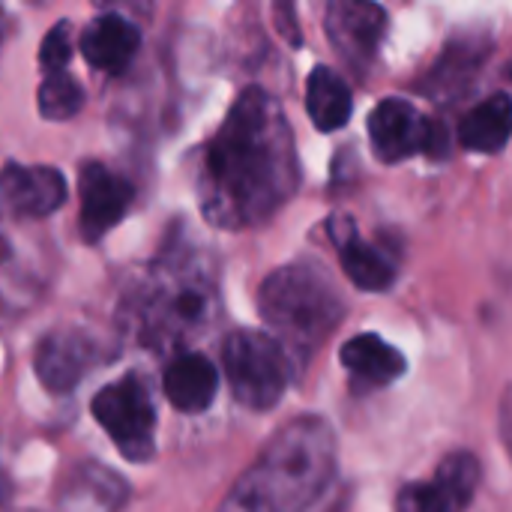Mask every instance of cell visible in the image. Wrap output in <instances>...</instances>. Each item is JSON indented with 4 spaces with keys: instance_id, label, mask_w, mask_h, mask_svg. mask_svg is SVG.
Returning <instances> with one entry per match:
<instances>
[{
    "instance_id": "obj_10",
    "label": "cell",
    "mask_w": 512,
    "mask_h": 512,
    "mask_svg": "<svg viewBox=\"0 0 512 512\" xmlns=\"http://www.w3.org/2000/svg\"><path fill=\"white\" fill-rule=\"evenodd\" d=\"M480 486V462L471 453L447 456L435 477L399 492V512H465Z\"/></svg>"
},
{
    "instance_id": "obj_4",
    "label": "cell",
    "mask_w": 512,
    "mask_h": 512,
    "mask_svg": "<svg viewBox=\"0 0 512 512\" xmlns=\"http://www.w3.org/2000/svg\"><path fill=\"white\" fill-rule=\"evenodd\" d=\"M258 312L297 369V363L306 366L327 336L342 324L345 300L324 267L312 261H294L273 270L261 282Z\"/></svg>"
},
{
    "instance_id": "obj_25",
    "label": "cell",
    "mask_w": 512,
    "mask_h": 512,
    "mask_svg": "<svg viewBox=\"0 0 512 512\" xmlns=\"http://www.w3.org/2000/svg\"><path fill=\"white\" fill-rule=\"evenodd\" d=\"M9 495H12V486H9V480H6V477L0 474V504H3V501H6Z\"/></svg>"
},
{
    "instance_id": "obj_7",
    "label": "cell",
    "mask_w": 512,
    "mask_h": 512,
    "mask_svg": "<svg viewBox=\"0 0 512 512\" xmlns=\"http://www.w3.org/2000/svg\"><path fill=\"white\" fill-rule=\"evenodd\" d=\"M369 141L381 162H405L417 153H444V126H435L408 99H384L369 117Z\"/></svg>"
},
{
    "instance_id": "obj_23",
    "label": "cell",
    "mask_w": 512,
    "mask_h": 512,
    "mask_svg": "<svg viewBox=\"0 0 512 512\" xmlns=\"http://www.w3.org/2000/svg\"><path fill=\"white\" fill-rule=\"evenodd\" d=\"M69 60H72L69 21H57L39 45V66L45 69V75H51V72H66Z\"/></svg>"
},
{
    "instance_id": "obj_13",
    "label": "cell",
    "mask_w": 512,
    "mask_h": 512,
    "mask_svg": "<svg viewBox=\"0 0 512 512\" xmlns=\"http://www.w3.org/2000/svg\"><path fill=\"white\" fill-rule=\"evenodd\" d=\"M45 288V264L30 237L0 219V315L33 306Z\"/></svg>"
},
{
    "instance_id": "obj_12",
    "label": "cell",
    "mask_w": 512,
    "mask_h": 512,
    "mask_svg": "<svg viewBox=\"0 0 512 512\" xmlns=\"http://www.w3.org/2000/svg\"><path fill=\"white\" fill-rule=\"evenodd\" d=\"M66 201V180L51 165H18L0 168V210L18 219H45Z\"/></svg>"
},
{
    "instance_id": "obj_22",
    "label": "cell",
    "mask_w": 512,
    "mask_h": 512,
    "mask_svg": "<svg viewBox=\"0 0 512 512\" xmlns=\"http://www.w3.org/2000/svg\"><path fill=\"white\" fill-rule=\"evenodd\" d=\"M84 105V87L69 72H51L39 84V114L45 120H69Z\"/></svg>"
},
{
    "instance_id": "obj_11",
    "label": "cell",
    "mask_w": 512,
    "mask_h": 512,
    "mask_svg": "<svg viewBox=\"0 0 512 512\" xmlns=\"http://www.w3.org/2000/svg\"><path fill=\"white\" fill-rule=\"evenodd\" d=\"M327 36L342 60L354 69H366L387 30V12L369 0H333L327 6Z\"/></svg>"
},
{
    "instance_id": "obj_14",
    "label": "cell",
    "mask_w": 512,
    "mask_h": 512,
    "mask_svg": "<svg viewBox=\"0 0 512 512\" xmlns=\"http://www.w3.org/2000/svg\"><path fill=\"white\" fill-rule=\"evenodd\" d=\"M339 363L348 372L354 393H375L399 381L408 369L399 348L387 345L375 333H360L348 339L339 351Z\"/></svg>"
},
{
    "instance_id": "obj_9",
    "label": "cell",
    "mask_w": 512,
    "mask_h": 512,
    "mask_svg": "<svg viewBox=\"0 0 512 512\" xmlns=\"http://www.w3.org/2000/svg\"><path fill=\"white\" fill-rule=\"evenodd\" d=\"M81 189V210H78V231L87 243H96L111 228H117L132 207L135 189L126 177L111 171L102 162H84L78 171Z\"/></svg>"
},
{
    "instance_id": "obj_1",
    "label": "cell",
    "mask_w": 512,
    "mask_h": 512,
    "mask_svg": "<svg viewBox=\"0 0 512 512\" xmlns=\"http://www.w3.org/2000/svg\"><path fill=\"white\" fill-rule=\"evenodd\" d=\"M300 186L291 123L276 96L246 87L210 138L198 168V207L219 231L270 222Z\"/></svg>"
},
{
    "instance_id": "obj_3",
    "label": "cell",
    "mask_w": 512,
    "mask_h": 512,
    "mask_svg": "<svg viewBox=\"0 0 512 512\" xmlns=\"http://www.w3.org/2000/svg\"><path fill=\"white\" fill-rule=\"evenodd\" d=\"M336 471V435L321 417L285 423L234 483L219 512H306Z\"/></svg>"
},
{
    "instance_id": "obj_17",
    "label": "cell",
    "mask_w": 512,
    "mask_h": 512,
    "mask_svg": "<svg viewBox=\"0 0 512 512\" xmlns=\"http://www.w3.org/2000/svg\"><path fill=\"white\" fill-rule=\"evenodd\" d=\"M162 390L177 411L204 414L219 393V372L204 354L186 351L168 363L165 378H162Z\"/></svg>"
},
{
    "instance_id": "obj_6",
    "label": "cell",
    "mask_w": 512,
    "mask_h": 512,
    "mask_svg": "<svg viewBox=\"0 0 512 512\" xmlns=\"http://www.w3.org/2000/svg\"><path fill=\"white\" fill-rule=\"evenodd\" d=\"M96 423L129 462H147L156 453V405L141 375H123L93 396Z\"/></svg>"
},
{
    "instance_id": "obj_8",
    "label": "cell",
    "mask_w": 512,
    "mask_h": 512,
    "mask_svg": "<svg viewBox=\"0 0 512 512\" xmlns=\"http://www.w3.org/2000/svg\"><path fill=\"white\" fill-rule=\"evenodd\" d=\"M99 363V342L78 327L51 330L33 351V372L48 393H72L75 384H81V378Z\"/></svg>"
},
{
    "instance_id": "obj_19",
    "label": "cell",
    "mask_w": 512,
    "mask_h": 512,
    "mask_svg": "<svg viewBox=\"0 0 512 512\" xmlns=\"http://www.w3.org/2000/svg\"><path fill=\"white\" fill-rule=\"evenodd\" d=\"M512 105L507 93H495L471 108L459 123V144L471 153H501L510 141Z\"/></svg>"
},
{
    "instance_id": "obj_21",
    "label": "cell",
    "mask_w": 512,
    "mask_h": 512,
    "mask_svg": "<svg viewBox=\"0 0 512 512\" xmlns=\"http://www.w3.org/2000/svg\"><path fill=\"white\" fill-rule=\"evenodd\" d=\"M483 57H486V45H471V42L450 45L447 54L438 60V66L432 72V84H429V90L435 93L432 99H441V93L468 87V81L480 69Z\"/></svg>"
},
{
    "instance_id": "obj_2",
    "label": "cell",
    "mask_w": 512,
    "mask_h": 512,
    "mask_svg": "<svg viewBox=\"0 0 512 512\" xmlns=\"http://www.w3.org/2000/svg\"><path fill=\"white\" fill-rule=\"evenodd\" d=\"M219 306L216 261L192 237L177 234L126 294L120 321L138 345L168 354L207 333L219 318Z\"/></svg>"
},
{
    "instance_id": "obj_20",
    "label": "cell",
    "mask_w": 512,
    "mask_h": 512,
    "mask_svg": "<svg viewBox=\"0 0 512 512\" xmlns=\"http://www.w3.org/2000/svg\"><path fill=\"white\" fill-rule=\"evenodd\" d=\"M306 111L321 132H336L351 120L354 99L339 72L330 66H315L306 81Z\"/></svg>"
},
{
    "instance_id": "obj_15",
    "label": "cell",
    "mask_w": 512,
    "mask_h": 512,
    "mask_svg": "<svg viewBox=\"0 0 512 512\" xmlns=\"http://www.w3.org/2000/svg\"><path fill=\"white\" fill-rule=\"evenodd\" d=\"M330 237L339 252L345 276L360 288V291H387L396 282V264L390 255H384L378 246L366 243L357 234L354 219L336 216L330 222Z\"/></svg>"
},
{
    "instance_id": "obj_18",
    "label": "cell",
    "mask_w": 512,
    "mask_h": 512,
    "mask_svg": "<svg viewBox=\"0 0 512 512\" xmlns=\"http://www.w3.org/2000/svg\"><path fill=\"white\" fill-rule=\"evenodd\" d=\"M126 498L129 489L114 471L87 462L75 468V474L66 480L60 492V507L66 512H117L126 504Z\"/></svg>"
},
{
    "instance_id": "obj_5",
    "label": "cell",
    "mask_w": 512,
    "mask_h": 512,
    "mask_svg": "<svg viewBox=\"0 0 512 512\" xmlns=\"http://www.w3.org/2000/svg\"><path fill=\"white\" fill-rule=\"evenodd\" d=\"M222 363L234 399L249 411H270L297 375L282 345L258 330H234L222 342Z\"/></svg>"
},
{
    "instance_id": "obj_16",
    "label": "cell",
    "mask_w": 512,
    "mask_h": 512,
    "mask_svg": "<svg viewBox=\"0 0 512 512\" xmlns=\"http://www.w3.org/2000/svg\"><path fill=\"white\" fill-rule=\"evenodd\" d=\"M138 48H141V30L117 12L96 15L81 33L84 60L102 72H123L138 54Z\"/></svg>"
},
{
    "instance_id": "obj_24",
    "label": "cell",
    "mask_w": 512,
    "mask_h": 512,
    "mask_svg": "<svg viewBox=\"0 0 512 512\" xmlns=\"http://www.w3.org/2000/svg\"><path fill=\"white\" fill-rule=\"evenodd\" d=\"M273 18L279 21V30H282V36L291 42V45H300V27H297V21H294V6L291 3H279V6H273Z\"/></svg>"
}]
</instances>
